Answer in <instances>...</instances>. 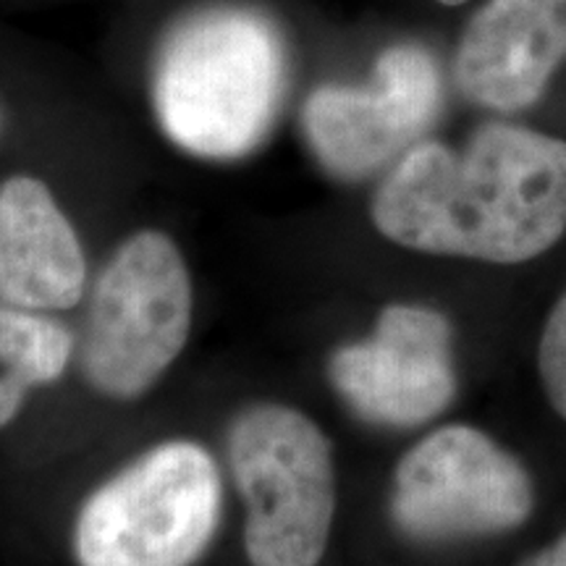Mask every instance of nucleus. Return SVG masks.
Wrapping results in <instances>:
<instances>
[{
	"label": "nucleus",
	"mask_w": 566,
	"mask_h": 566,
	"mask_svg": "<svg viewBox=\"0 0 566 566\" xmlns=\"http://www.w3.org/2000/svg\"><path fill=\"white\" fill-rule=\"evenodd\" d=\"M229 464L247 504L250 564H321L336 512L334 454L323 430L292 407H252L231 424Z\"/></svg>",
	"instance_id": "20e7f679"
},
{
	"label": "nucleus",
	"mask_w": 566,
	"mask_h": 566,
	"mask_svg": "<svg viewBox=\"0 0 566 566\" xmlns=\"http://www.w3.org/2000/svg\"><path fill=\"white\" fill-rule=\"evenodd\" d=\"M328 373L367 422L412 428L433 420L457 394L449 321L417 304H391L370 338L331 357Z\"/></svg>",
	"instance_id": "6e6552de"
},
{
	"label": "nucleus",
	"mask_w": 566,
	"mask_h": 566,
	"mask_svg": "<svg viewBox=\"0 0 566 566\" xmlns=\"http://www.w3.org/2000/svg\"><path fill=\"white\" fill-rule=\"evenodd\" d=\"M441 108V74L424 48L380 53L367 87L325 84L307 97L302 129L331 176L359 181L401 158Z\"/></svg>",
	"instance_id": "0eeeda50"
},
{
	"label": "nucleus",
	"mask_w": 566,
	"mask_h": 566,
	"mask_svg": "<svg viewBox=\"0 0 566 566\" xmlns=\"http://www.w3.org/2000/svg\"><path fill=\"white\" fill-rule=\"evenodd\" d=\"M24 380L13 378V375H0V428L9 424L13 417L19 415L21 405H24V394H27Z\"/></svg>",
	"instance_id": "ddd939ff"
},
{
	"label": "nucleus",
	"mask_w": 566,
	"mask_h": 566,
	"mask_svg": "<svg viewBox=\"0 0 566 566\" xmlns=\"http://www.w3.org/2000/svg\"><path fill=\"white\" fill-rule=\"evenodd\" d=\"M192 328V279L179 247L139 231L113 252L92 289L82 370L113 399L145 394L176 363Z\"/></svg>",
	"instance_id": "39448f33"
},
{
	"label": "nucleus",
	"mask_w": 566,
	"mask_h": 566,
	"mask_svg": "<svg viewBox=\"0 0 566 566\" xmlns=\"http://www.w3.org/2000/svg\"><path fill=\"white\" fill-rule=\"evenodd\" d=\"M221 522V478L192 441L155 446L84 501L80 566H192Z\"/></svg>",
	"instance_id": "7ed1b4c3"
},
{
	"label": "nucleus",
	"mask_w": 566,
	"mask_h": 566,
	"mask_svg": "<svg viewBox=\"0 0 566 566\" xmlns=\"http://www.w3.org/2000/svg\"><path fill=\"white\" fill-rule=\"evenodd\" d=\"M533 506V480L520 459L470 424L424 436L396 467L391 516L412 541L501 535L527 522Z\"/></svg>",
	"instance_id": "423d86ee"
},
{
	"label": "nucleus",
	"mask_w": 566,
	"mask_h": 566,
	"mask_svg": "<svg viewBox=\"0 0 566 566\" xmlns=\"http://www.w3.org/2000/svg\"><path fill=\"white\" fill-rule=\"evenodd\" d=\"M87 283L80 237L32 176L0 187V302L30 310H69Z\"/></svg>",
	"instance_id": "9d476101"
},
{
	"label": "nucleus",
	"mask_w": 566,
	"mask_h": 566,
	"mask_svg": "<svg viewBox=\"0 0 566 566\" xmlns=\"http://www.w3.org/2000/svg\"><path fill=\"white\" fill-rule=\"evenodd\" d=\"M566 59V0H488L454 55V82L470 103L514 113L546 95Z\"/></svg>",
	"instance_id": "1a4fd4ad"
},
{
	"label": "nucleus",
	"mask_w": 566,
	"mask_h": 566,
	"mask_svg": "<svg viewBox=\"0 0 566 566\" xmlns=\"http://www.w3.org/2000/svg\"><path fill=\"white\" fill-rule=\"evenodd\" d=\"M520 566H566V533L558 535L551 546L525 558Z\"/></svg>",
	"instance_id": "4468645a"
},
{
	"label": "nucleus",
	"mask_w": 566,
	"mask_h": 566,
	"mask_svg": "<svg viewBox=\"0 0 566 566\" xmlns=\"http://www.w3.org/2000/svg\"><path fill=\"white\" fill-rule=\"evenodd\" d=\"M438 3H443V6H462V3H467V0H438Z\"/></svg>",
	"instance_id": "2eb2a0df"
},
{
	"label": "nucleus",
	"mask_w": 566,
	"mask_h": 566,
	"mask_svg": "<svg viewBox=\"0 0 566 566\" xmlns=\"http://www.w3.org/2000/svg\"><path fill=\"white\" fill-rule=\"evenodd\" d=\"M373 223L407 250L527 263L566 231V142L488 124L464 150L409 147L373 197Z\"/></svg>",
	"instance_id": "f257e3e1"
},
{
	"label": "nucleus",
	"mask_w": 566,
	"mask_h": 566,
	"mask_svg": "<svg viewBox=\"0 0 566 566\" xmlns=\"http://www.w3.org/2000/svg\"><path fill=\"white\" fill-rule=\"evenodd\" d=\"M74 338L61 323L0 304V365L27 386H42L66 370Z\"/></svg>",
	"instance_id": "9b49d317"
},
{
	"label": "nucleus",
	"mask_w": 566,
	"mask_h": 566,
	"mask_svg": "<svg viewBox=\"0 0 566 566\" xmlns=\"http://www.w3.org/2000/svg\"><path fill=\"white\" fill-rule=\"evenodd\" d=\"M0 129H3V111H0Z\"/></svg>",
	"instance_id": "dca6fc26"
},
{
	"label": "nucleus",
	"mask_w": 566,
	"mask_h": 566,
	"mask_svg": "<svg viewBox=\"0 0 566 566\" xmlns=\"http://www.w3.org/2000/svg\"><path fill=\"white\" fill-rule=\"evenodd\" d=\"M286 48L265 13L212 6L176 21L158 45L153 103L166 137L210 160L263 145L286 95Z\"/></svg>",
	"instance_id": "f03ea898"
},
{
	"label": "nucleus",
	"mask_w": 566,
	"mask_h": 566,
	"mask_svg": "<svg viewBox=\"0 0 566 566\" xmlns=\"http://www.w3.org/2000/svg\"><path fill=\"white\" fill-rule=\"evenodd\" d=\"M537 370L548 401L566 420V292L551 310L541 346H537Z\"/></svg>",
	"instance_id": "f8f14e48"
}]
</instances>
